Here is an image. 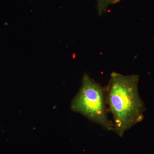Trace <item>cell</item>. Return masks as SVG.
I'll return each instance as SVG.
<instances>
[{"label":"cell","mask_w":154,"mask_h":154,"mask_svg":"<svg viewBox=\"0 0 154 154\" xmlns=\"http://www.w3.org/2000/svg\"><path fill=\"white\" fill-rule=\"evenodd\" d=\"M139 76L113 72L106 88V103L113 119L114 130L120 137L142 120L146 110L138 91Z\"/></svg>","instance_id":"obj_1"},{"label":"cell","mask_w":154,"mask_h":154,"mask_svg":"<svg viewBox=\"0 0 154 154\" xmlns=\"http://www.w3.org/2000/svg\"><path fill=\"white\" fill-rule=\"evenodd\" d=\"M71 109L107 130H114L113 122L107 116L106 88L86 73L83 75L79 91L72 101Z\"/></svg>","instance_id":"obj_2"},{"label":"cell","mask_w":154,"mask_h":154,"mask_svg":"<svg viewBox=\"0 0 154 154\" xmlns=\"http://www.w3.org/2000/svg\"><path fill=\"white\" fill-rule=\"evenodd\" d=\"M97 2V10L99 15L101 16L107 11V8L110 5L120 2L121 0H96Z\"/></svg>","instance_id":"obj_3"}]
</instances>
